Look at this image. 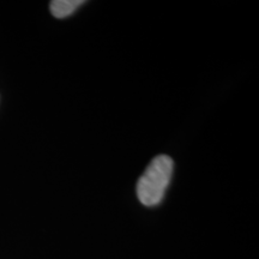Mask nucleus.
Returning <instances> with one entry per match:
<instances>
[{
  "label": "nucleus",
  "instance_id": "obj_1",
  "mask_svg": "<svg viewBox=\"0 0 259 259\" xmlns=\"http://www.w3.org/2000/svg\"><path fill=\"white\" fill-rule=\"evenodd\" d=\"M173 160L166 155L156 156L150 162L137 183V196L145 206L161 203L173 174Z\"/></svg>",
  "mask_w": 259,
  "mask_h": 259
},
{
  "label": "nucleus",
  "instance_id": "obj_2",
  "mask_svg": "<svg viewBox=\"0 0 259 259\" xmlns=\"http://www.w3.org/2000/svg\"><path fill=\"white\" fill-rule=\"evenodd\" d=\"M83 4V0H53V2H51L50 8L54 17L65 18L72 15Z\"/></svg>",
  "mask_w": 259,
  "mask_h": 259
}]
</instances>
